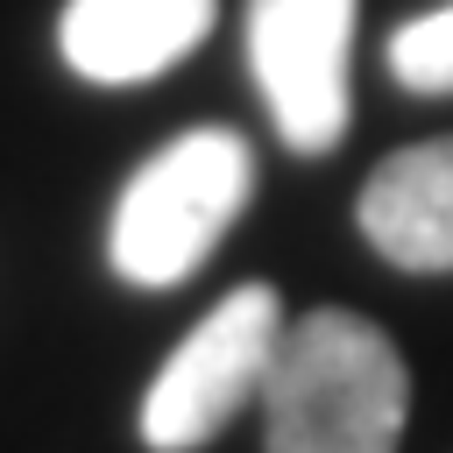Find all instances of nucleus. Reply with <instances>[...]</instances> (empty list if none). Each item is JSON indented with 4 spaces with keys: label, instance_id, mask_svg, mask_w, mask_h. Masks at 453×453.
<instances>
[{
    "label": "nucleus",
    "instance_id": "f257e3e1",
    "mask_svg": "<svg viewBox=\"0 0 453 453\" xmlns=\"http://www.w3.org/2000/svg\"><path fill=\"white\" fill-rule=\"evenodd\" d=\"M411 418V368L396 340L340 304L283 326L262 375V446L269 453H396Z\"/></svg>",
    "mask_w": 453,
    "mask_h": 453
},
{
    "label": "nucleus",
    "instance_id": "f03ea898",
    "mask_svg": "<svg viewBox=\"0 0 453 453\" xmlns=\"http://www.w3.org/2000/svg\"><path fill=\"white\" fill-rule=\"evenodd\" d=\"M248 198H255L248 142L234 127H191L127 177L113 226H106V255L142 290L184 283L219 248V234L241 219Z\"/></svg>",
    "mask_w": 453,
    "mask_h": 453
},
{
    "label": "nucleus",
    "instance_id": "7ed1b4c3",
    "mask_svg": "<svg viewBox=\"0 0 453 453\" xmlns=\"http://www.w3.org/2000/svg\"><path fill=\"white\" fill-rule=\"evenodd\" d=\"M283 326L290 319L269 283L226 290L156 368V382L142 396V446L149 453H198L205 439H219L241 418V403H262V375L276 361Z\"/></svg>",
    "mask_w": 453,
    "mask_h": 453
},
{
    "label": "nucleus",
    "instance_id": "20e7f679",
    "mask_svg": "<svg viewBox=\"0 0 453 453\" xmlns=\"http://www.w3.org/2000/svg\"><path fill=\"white\" fill-rule=\"evenodd\" d=\"M361 0H248V71L269 99L283 149L326 156L347 134V64Z\"/></svg>",
    "mask_w": 453,
    "mask_h": 453
},
{
    "label": "nucleus",
    "instance_id": "39448f33",
    "mask_svg": "<svg viewBox=\"0 0 453 453\" xmlns=\"http://www.w3.org/2000/svg\"><path fill=\"white\" fill-rule=\"evenodd\" d=\"M219 0H71L57 21L64 64L92 85H142L212 35Z\"/></svg>",
    "mask_w": 453,
    "mask_h": 453
},
{
    "label": "nucleus",
    "instance_id": "423d86ee",
    "mask_svg": "<svg viewBox=\"0 0 453 453\" xmlns=\"http://www.w3.org/2000/svg\"><path fill=\"white\" fill-rule=\"evenodd\" d=\"M354 219L382 262L411 276H453V134L382 156Z\"/></svg>",
    "mask_w": 453,
    "mask_h": 453
},
{
    "label": "nucleus",
    "instance_id": "0eeeda50",
    "mask_svg": "<svg viewBox=\"0 0 453 453\" xmlns=\"http://www.w3.org/2000/svg\"><path fill=\"white\" fill-rule=\"evenodd\" d=\"M389 71H396L403 92H425V99L453 92V0L389 35Z\"/></svg>",
    "mask_w": 453,
    "mask_h": 453
}]
</instances>
